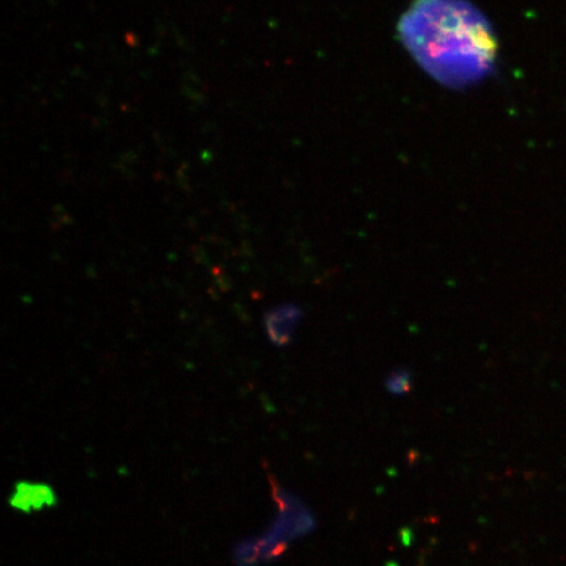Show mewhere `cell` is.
I'll return each instance as SVG.
<instances>
[{"mask_svg":"<svg viewBox=\"0 0 566 566\" xmlns=\"http://www.w3.org/2000/svg\"><path fill=\"white\" fill-rule=\"evenodd\" d=\"M398 31L418 64L442 84L464 88L493 71L497 41L490 22L465 0H417Z\"/></svg>","mask_w":566,"mask_h":566,"instance_id":"6da1fadb","label":"cell"},{"mask_svg":"<svg viewBox=\"0 0 566 566\" xmlns=\"http://www.w3.org/2000/svg\"><path fill=\"white\" fill-rule=\"evenodd\" d=\"M411 384H413V376H411L410 371L407 368H398L396 371L391 372L385 385L391 393L396 394V396H403L410 391Z\"/></svg>","mask_w":566,"mask_h":566,"instance_id":"277c9868","label":"cell"},{"mask_svg":"<svg viewBox=\"0 0 566 566\" xmlns=\"http://www.w3.org/2000/svg\"><path fill=\"white\" fill-rule=\"evenodd\" d=\"M45 498L51 500V491L45 487L44 485H28V484H20L17 487V491L15 495L14 502H18L21 500H27L25 504L34 506L41 504L45 502Z\"/></svg>","mask_w":566,"mask_h":566,"instance_id":"3957f363","label":"cell"},{"mask_svg":"<svg viewBox=\"0 0 566 566\" xmlns=\"http://www.w3.org/2000/svg\"><path fill=\"white\" fill-rule=\"evenodd\" d=\"M303 312L295 304H282L267 311L264 317L266 334L275 346L291 344L295 328L301 320Z\"/></svg>","mask_w":566,"mask_h":566,"instance_id":"7a4b0ae2","label":"cell"}]
</instances>
